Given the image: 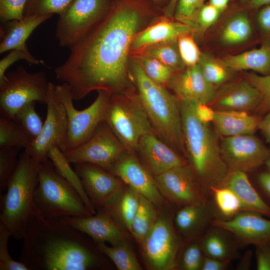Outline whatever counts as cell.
I'll use <instances>...</instances> for the list:
<instances>
[{"mask_svg": "<svg viewBox=\"0 0 270 270\" xmlns=\"http://www.w3.org/2000/svg\"><path fill=\"white\" fill-rule=\"evenodd\" d=\"M252 252L250 250H246L242 256L240 258V261L237 265L236 270H250L252 262Z\"/></svg>", "mask_w": 270, "mask_h": 270, "instance_id": "obj_57", "label": "cell"}, {"mask_svg": "<svg viewBox=\"0 0 270 270\" xmlns=\"http://www.w3.org/2000/svg\"><path fill=\"white\" fill-rule=\"evenodd\" d=\"M85 192L96 210L106 202L123 185L124 182L112 172L95 164L79 163L74 164Z\"/></svg>", "mask_w": 270, "mask_h": 270, "instance_id": "obj_18", "label": "cell"}, {"mask_svg": "<svg viewBox=\"0 0 270 270\" xmlns=\"http://www.w3.org/2000/svg\"><path fill=\"white\" fill-rule=\"evenodd\" d=\"M256 180L258 192L270 206V172L267 170L260 172Z\"/></svg>", "mask_w": 270, "mask_h": 270, "instance_id": "obj_52", "label": "cell"}, {"mask_svg": "<svg viewBox=\"0 0 270 270\" xmlns=\"http://www.w3.org/2000/svg\"><path fill=\"white\" fill-rule=\"evenodd\" d=\"M140 194L130 186L123 185L104 204L102 208L126 232L130 233L131 224L137 210Z\"/></svg>", "mask_w": 270, "mask_h": 270, "instance_id": "obj_27", "label": "cell"}, {"mask_svg": "<svg viewBox=\"0 0 270 270\" xmlns=\"http://www.w3.org/2000/svg\"><path fill=\"white\" fill-rule=\"evenodd\" d=\"M73 0H28L24 16L62 14Z\"/></svg>", "mask_w": 270, "mask_h": 270, "instance_id": "obj_42", "label": "cell"}, {"mask_svg": "<svg viewBox=\"0 0 270 270\" xmlns=\"http://www.w3.org/2000/svg\"><path fill=\"white\" fill-rule=\"evenodd\" d=\"M260 120L246 112L215 110L212 122L220 134L232 136L254 134Z\"/></svg>", "mask_w": 270, "mask_h": 270, "instance_id": "obj_29", "label": "cell"}, {"mask_svg": "<svg viewBox=\"0 0 270 270\" xmlns=\"http://www.w3.org/2000/svg\"><path fill=\"white\" fill-rule=\"evenodd\" d=\"M40 164L24 151L8 183L6 194L1 196L0 222L14 238H22L30 224L40 214L34 202Z\"/></svg>", "mask_w": 270, "mask_h": 270, "instance_id": "obj_5", "label": "cell"}, {"mask_svg": "<svg viewBox=\"0 0 270 270\" xmlns=\"http://www.w3.org/2000/svg\"><path fill=\"white\" fill-rule=\"evenodd\" d=\"M28 0H0V17L2 23L20 20L24 17V10Z\"/></svg>", "mask_w": 270, "mask_h": 270, "instance_id": "obj_49", "label": "cell"}, {"mask_svg": "<svg viewBox=\"0 0 270 270\" xmlns=\"http://www.w3.org/2000/svg\"><path fill=\"white\" fill-rule=\"evenodd\" d=\"M204 256L231 262L240 257V246L227 230L212 224L199 238Z\"/></svg>", "mask_w": 270, "mask_h": 270, "instance_id": "obj_24", "label": "cell"}, {"mask_svg": "<svg viewBox=\"0 0 270 270\" xmlns=\"http://www.w3.org/2000/svg\"><path fill=\"white\" fill-rule=\"evenodd\" d=\"M126 152L124 146L104 120L88 140L64 154L70 164L89 163L109 171Z\"/></svg>", "mask_w": 270, "mask_h": 270, "instance_id": "obj_13", "label": "cell"}, {"mask_svg": "<svg viewBox=\"0 0 270 270\" xmlns=\"http://www.w3.org/2000/svg\"><path fill=\"white\" fill-rule=\"evenodd\" d=\"M175 213L171 207H164L142 244V252L147 267L153 270L177 268L184 241L174 224Z\"/></svg>", "mask_w": 270, "mask_h": 270, "instance_id": "obj_8", "label": "cell"}, {"mask_svg": "<svg viewBox=\"0 0 270 270\" xmlns=\"http://www.w3.org/2000/svg\"><path fill=\"white\" fill-rule=\"evenodd\" d=\"M10 237L9 231L0 222V270H28L22 262L14 260L10 255L8 244Z\"/></svg>", "mask_w": 270, "mask_h": 270, "instance_id": "obj_46", "label": "cell"}, {"mask_svg": "<svg viewBox=\"0 0 270 270\" xmlns=\"http://www.w3.org/2000/svg\"><path fill=\"white\" fill-rule=\"evenodd\" d=\"M22 238L20 261L28 270H90L104 266V254L94 241L63 218L38 214Z\"/></svg>", "mask_w": 270, "mask_h": 270, "instance_id": "obj_2", "label": "cell"}, {"mask_svg": "<svg viewBox=\"0 0 270 270\" xmlns=\"http://www.w3.org/2000/svg\"><path fill=\"white\" fill-rule=\"evenodd\" d=\"M34 202L40 214L45 218L92 215L78 192L58 172L50 159L40 164Z\"/></svg>", "mask_w": 270, "mask_h": 270, "instance_id": "obj_6", "label": "cell"}, {"mask_svg": "<svg viewBox=\"0 0 270 270\" xmlns=\"http://www.w3.org/2000/svg\"><path fill=\"white\" fill-rule=\"evenodd\" d=\"M261 100L258 90L245 79L226 84L216 90L214 97L208 104L215 110L248 112L256 110Z\"/></svg>", "mask_w": 270, "mask_h": 270, "instance_id": "obj_21", "label": "cell"}, {"mask_svg": "<svg viewBox=\"0 0 270 270\" xmlns=\"http://www.w3.org/2000/svg\"><path fill=\"white\" fill-rule=\"evenodd\" d=\"M256 20L262 36V42L270 40V4L256 10Z\"/></svg>", "mask_w": 270, "mask_h": 270, "instance_id": "obj_51", "label": "cell"}, {"mask_svg": "<svg viewBox=\"0 0 270 270\" xmlns=\"http://www.w3.org/2000/svg\"><path fill=\"white\" fill-rule=\"evenodd\" d=\"M233 13L226 20L220 33L222 42L227 45L242 44L250 38L252 28L245 9Z\"/></svg>", "mask_w": 270, "mask_h": 270, "instance_id": "obj_32", "label": "cell"}, {"mask_svg": "<svg viewBox=\"0 0 270 270\" xmlns=\"http://www.w3.org/2000/svg\"><path fill=\"white\" fill-rule=\"evenodd\" d=\"M52 15L24 16L20 20H12L2 23L0 27V53L14 49L28 50L26 41L33 31Z\"/></svg>", "mask_w": 270, "mask_h": 270, "instance_id": "obj_26", "label": "cell"}, {"mask_svg": "<svg viewBox=\"0 0 270 270\" xmlns=\"http://www.w3.org/2000/svg\"><path fill=\"white\" fill-rule=\"evenodd\" d=\"M237 0L240 4H242L247 2L248 1L250 0Z\"/></svg>", "mask_w": 270, "mask_h": 270, "instance_id": "obj_63", "label": "cell"}, {"mask_svg": "<svg viewBox=\"0 0 270 270\" xmlns=\"http://www.w3.org/2000/svg\"><path fill=\"white\" fill-rule=\"evenodd\" d=\"M26 60L29 64L36 65L44 64V62L36 59L28 50L14 49L0 60V83L2 82L6 76L8 68L14 63L20 60Z\"/></svg>", "mask_w": 270, "mask_h": 270, "instance_id": "obj_48", "label": "cell"}, {"mask_svg": "<svg viewBox=\"0 0 270 270\" xmlns=\"http://www.w3.org/2000/svg\"><path fill=\"white\" fill-rule=\"evenodd\" d=\"M49 82L42 71L29 72L22 66L7 74L0 83V114L14 120L19 109L34 101L46 104Z\"/></svg>", "mask_w": 270, "mask_h": 270, "instance_id": "obj_10", "label": "cell"}, {"mask_svg": "<svg viewBox=\"0 0 270 270\" xmlns=\"http://www.w3.org/2000/svg\"><path fill=\"white\" fill-rule=\"evenodd\" d=\"M144 54L156 59L174 72L183 70L186 66L180 57L177 40L148 46Z\"/></svg>", "mask_w": 270, "mask_h": 270, "instance_id": "obj_37", "label": "cell"}, {"mask_svg": "<svg viewBox=\"0 0 270 270\" xmlns=\"http://www.w3.org/2000/svg\"><path fill=\"white\" fill-rule=\"evenodd\" d=\"M136 151L144 166L154 176L188 164L180 154L154 132L146 134L140 138Z\"/></svg>", "mask_w": 270, "mask_h": 270, "instance_id": "obj_23", "label": "cell"}, {"mask_svg": "<svg viewBox=\"0 0 270 270\" xmlns=\"http://www.w3.org/2000/svg\"><path fill=\"white\" fill-rule=\"evenodd\" d=\"M36 102L32 101L24 104L16 112L14 118L28 134L32 142L40 136L44 124L36 112Z\"/></svg>", "mask_w": 270, "mask_h": 270, "instance_id": "obj_39", "label": "cell"}, {"mask_svg": "<svg viewBox=\"0 0 270 270\" xmlns=\"http://www.w3.org/2000/svg\"><path fill=\"white\" fill-rule=\"evenodd\" d=\"M104 120L130 152L136 151L142 136L154 132L138 95L112 94Z\"/></svg>", "mask_w": 270, "mask_h": 270, "instance_id": "obj_7", "label": "cell"}, {"mask_svg": "<svg viewBox=\"0 0 270 270\" xmlns=\"http://www.w3.org/2000/svg\"><path fill=\"white\" fill-rule=\"evenodd\" d=\"M32 140L16 120L12 118H0V148L16 146L26 148Z\"/></svg>", "mask_w": 270, "mask_h": 270, "instance_id": "obj_36", "label": "cell"}, {"mask_svg": "<svg viewBox=\"0 0 270 270\" xmlns=\"http://www.w3.org/2000/svg\"><path fill=\"white\" fill-rule=\"evenodd\" d=\"M264 164L266 168V170L270 172V156L266 160Z\"/></svg>", "mask_w": 270, "mask_h": 270, "instance_id": "obj_62", "label": "cell"}, {"mask_svg": "<svg viewBox=\"0 0 270 270\" xmlns=\"http://www.w3.org/2000/svg\"><path fill=\"white\" fill-rule=\"evenodd\" d=\"M218 218L214 204L210 197L200 204L186 206L175 213L174 224L184 242L198 239Z\"/></svg>", "mask_w": 270, "mask_h": 270, "instance_id": "obj_20", "label": "cell"}, {"mask_svg": "<svg viewBox=\"0 0 270 270\" xmlns=\"http://www.w3.org/2000/svg\"><path fill=\"white\" fill-rule=\"evenodd\" d=\"M168 84L180 101L208 104L216 92L204 76L198 64L174 74Z\"/></svg>", "mask_w": 270, "mask_h": 270, "instance_id": "obj_22", "label": "cell"}, {"mask_svg": "<svg viewBox=\"0 0 270 270\" xmlns=\"http://www.w3.org/2000/svg\"><path fill=\"white\" fill-rule=\"evenodd\" d=\"M112 0H73L60 15L56 37L58 44L69 48L82 40L107 16Z\"/></svg>", "mask_w": 270, "mask_h": 270, "instance_id": "obj_11", "label": "cell"}, {"mask_svg": "<svg viewBox=\"0 0 270 270\" xmlns=\"http://www.w3.org/2000/svg\"><path fill=\"white\" fill-rule=\"evenodd\" d=\"M138 6L112 0L105 18L70 48L67 60L56 68V78L69 86L74 100L94 90L118 94L126 85L128 52L141 20Z\"/></svg>", "mask_w": 270, "mask_h": 270, "instance_id": "obj_1", "label": "cell"}, {"mask_svg": "<svg viewBox=\"0 0 270 270\" xmlns=\"http://www.w3.org/2000/svg\"><path fill=\"white\" fill-rule=\"evenodd\" d=\"M246 174L230 170L217 186L226 187L232 190L240 200L244 210L256 212L270 217V206L251 184Z\"/></svg>", "mask_w": 270, "mask_h": 270, "instance_id": "obj_25", "label": "cell"}, {"mask_svg": "<svg viewBox=\"0 0 270 270\" xmlns=\"http://www.w3.org/2000/svg\"><path fill=\"white\" fill-rule=\"evenodd\" d=\"M126 152L114 164L109 172L118 177L157 207L164 204L165 198L160 192L154 176L132 154Z\"/></svg>", "mask_w": 270, "mask_h": 270, "instance_id": "obj_17", "label": "cell"}, {"mask_svg": "<svg viewBox=\"0 0 270 270\" xmlns=\"http://www.w3.org/2000/svg\"><path fill=\"white\" fill-rule=\"evenodd\" d=\"M132 74L154 134L179 154L186 157L180 101L162 85L149 78L136 60L132 63Z\"/></svg>", "mask_w": 270, "mask_h": 270, "instance_id": "obj_4", "label": "cell"}, {"mask_svg": "<svg viewBox=\"0 0 270 270\" xmlns=\"http://www.w3.org/2000/svg\"><path fill=\"white\" fill-rule=\"evenodd\" d=\"M165 199L179 208L206 201L198 178L188 164L154 176Z\"/></svg>", "mask_w": 270, "mask_h": 270, "instance_id": "obj_14", "label": "cell"}, {"mask_svg": "<svg viewBox=\"0 0 270 270\" xmlns=\"http://www.w3.org/2000/svg\"><path fill=\"white\" fill-rule=\"evenodd\" d=\"M198 64L206 80L215 88L225 83L230 78L232 70L222 61L208 54H201Z\"/></svg>", "mask_w": 270, "mask_h": 270, "instance_id": "obj_38", "label": "cell"}, {"mask_svg": "<svg viewBox=\"0 0 270 270\" xmlns=\"http://www.w3.org/2000/svg\"><path fill=\"white\" fill-rule=\"evenodd\" d=\"M230 0H209L208 3L223 12L228 8Z\"/></svg>", "mask_w": 270, "mask_h": 270, "instance_id": "obj_59", "label": "cell"}, {"mask_svg": "<svg viewBox=\"0 0 270 270\" xmlns=\"http://www.w3.org/2000/svg\"><path fill=\"white\" fill-rule=\"evenodd\" d=\"M222 13L208 3L204 4L197 14L195 28L204 32L217 20Z\"/></svg>", "mask_w": 270, "mask_h": 270, "instance_id": "obj_50", "label": "cell"}, {"mask_svg": "<svg viewBox=\"0 0 270 270\" xmlns=\"http://www.w3.org/2000/svg\"><path fill=\"white\" fill-rule=\"evenodd\" d=\"M232 70H252L262 76L270 74V40L261 46L238 54L228 55L222 60Z\"/></svg>", "mask_w": 270, "mask_h": 270, "instance_id": "obj_30", "label": "cell"}, {"mask_svg": "<svg viewBox=\"0 0 270 270\" xmlns=\"http://www.w3.org/2000/svg\"><path fill=\"white\" fill-rule=\"evenodd\" d=\"M177 1L178 0H169L168 4L164 8V14L166 16H174Z\"/></svg>", "mask_w": 270, "mask_h": 270, "instance_id": "obj_60", "label": "cell"}, {"mask_svg": "<svg viewBox=\"0 0 270 270\" xmlns=\"http://www.w3.org/2000/svg\"><path fill=\"white\" fill-rule=\"evenodd\" d=\"M270 4V0H250L240 4L242 8L250 11H254L260 7Z\"/></svg>", "mask_w": 270, "mask_h": 270, "instance_id": "obj_58", "label": "cell"}, {"mask_svg": "<svg viewBox=\"0 0 270 270\" xmlns=\"http://www.w3.org/2000/svg\"><path fill=\"white\" fill-rule=\"evenodd\" d=\"M85 217L63 218L69 224L88 236L96 244L107 242L112 246L127 242L126 231L103 208Z\"/></svg>", "mask_w": 270, "mask_h": 270, "instance_id": "obj_19", "label": "cell"}, {"mask_svg": "<svg viewBox=\"0 0 270 270\" xmlns=\"http://www.w3.org/2000/svg\"><path fill=\"white\" fill-rule=\"evenodd\" d=\"M194 29L181 22L162 21L136 34L131 45L138 50L154 44L178 40L180 36L190 34Z\"/></svg>", "mask_w": 270, "mask_h": 270, "instance_id": "obj_28", "label": "cell"}, {"mask_svg": "<svg viewBox=\"0 0 270 270\" xmlns=\"http://www.w3.org/2000/svg\"><path fill=\"white\" fill-rule=\"evenodd\" d=\"M154 2L158 4H164L166 2V1L167 2L168 4L169 2V0H152ZM167 5V4H166Z\"/></svg>", "mask_w": 270, "mask_h": 270, "instance_id": "obj_61", "label": "cell"}, {"mask_svg": "<svg viewBox=\"0 0 270 270\" xmlns=\"http://www.w3.org/2000/svg\"><path fill=\"white\" fill-rule=\"evenodd\" d=\"M196 103L180 101L182 129L186 157L200 183L206 200L212 188L218 186L229 170L222 156L220 144L209 124L196 116Z\"/></svg>", "mask_w": 270, "mask_h": 270, "instance_id": "obj_3", "label": "cell"}, {"mask_svg": "<svg viewBox=\"0 0 270 270\" xmlns=\"http://www.w3.org/2000/svg\"><path fill=\"white\" fill-rule=\"evenodd\" d=\"M157 207L150 200L140 194V202L132 220L130 234L141 245L154 225L158 216Z\"/></svg>", "mask_w": 270, "mask_h": 270, "instance_id": "obj_33", "label": "cell"}, {"mask_svg": "<svg viewBox=\"0 0 270 270\" xmlns=\"http://www.w3.org/2000/svg\"><path fill=\"white\" fill-rule=\"evenodd\" d=\"M229 170L252 172L264 164L270 150L254 134L224 136L220 144Z\"/></svg>", "mask_w": 270, "mask_h": 270, "instance_id": "obj_15", "label": "cell"}, {"mask_svg": "<svg viewBox=\"0 0 270 270\" xmlns=\"http://www.w3.org/2000/svg\"><path fill=\"white\" fill-rule=\"evenodd\" d=\"M136 61L149 78L162 86L168 84L174 73L172 70L156 59L144 54L138 56Z\"/></svg>", "mask_w": 270, "mask_h": 270, "instance_id": "obj_40", "label": "cell"}, {"mask_svg": "<svg viewBox=\"0 0 270 270\" xmlns=\"http://www.w3.org/2000/svg\"><path fill=\"white\" fill-rule=\"evenodd\" d=\"M96 244L98 248L110 260L118 270H141L142 268L127 242L109 246L105 243Z\"/></svg>", "mask_w": 270, "mask_h": 270, "instance_id": "obj_35", "label": "cell"}, {"mask_svg": "<svg viewBox=\"0 0 270 270\" xmlns=\"http://www.w3.org/2000/svg\"><path fill=\"white\" fill-rule=\"evenodd\" d=\"M195 112L198 120L202 122L209 124L213 122L215 110L206 104H196Z\"/></svg>", "mask_w": 270, "mask_h": 270, "instance_id": "obj_54", "label": "cell"}, {"mask_svg": "<svg viewBox=\"0 0 270 270\" xmlns=\"http://www.w3.org/2000/svg\"><path fill=\"white\" fill-rule=\"evenodd\" d=\"M205 0H178L174 16L178 22L186 24L194 30L197 14L204 4Z\"/></svg>", "mask_w": 270, "mask_h": 270, "instance_id": "obj_44", "label": "cell"}, {"mask_svg": "<svg viewBox=\"0 0 270 270\" xmlns=\"http://www.w3.org/2000/svg\"><path fill=\"white\" fill-rule=\"evenodd\" d=\"M21 148L16 146L0 148V192L6 190L8 183L18 164V154Z\"/></svg>", "mask_w": 270, "mask_h": 270, "instance_id": "obj_43", "label": "cell"}, {"mask_svg": "<svg viewBox=\"0 0 270 270\" xmlns=\"http://www.w3.org/2000/svg\"><path fill=\"white\" fill-rule=\"evenodd\" d=\"M179 52L184 64L192 67L198 64L201 55L198 46L189 34L182 35L177 40Z\"/></svg>", "mask_w": 270, "mask_h": 270, "instance_id": "obj_47", "label": "cell"}, {"mask_svg": "<svg viewBox=\"0 0 270 270\" xmlns=\"http://www.w3.org/2000/svg\"><path fill=\"white\" fill-rule=\"evenodd\" d=\"M260 119L258 126L259 129L264 136L266 142L270 144V111Z\"/></svg>", "mask_w": 270, "mask_h": 270, "instance_id": "obj_56", "label": "cell"}, {"mask_svg": "<svg viewBox=\"0 0 270 270\" xmlns=\"http://www.w3.org/2000/svg\"><path fill=\"white\" fill-rule=\"evenodd\" d=\"M48 158L52 162L58 172L66 179L78 192L86 208L92 214L96 213V210L88 198L82 186L80 178L70 166L64 152L56 145H52L48 150Z\"/></svg>", "mask_w": 270, "mask_h": 270, "instance_id": "obj_31", "label": "cell"}, {"mask_svg": "<svg viewBox=\"0 0 270 270\" xmlns=\"http://www.w3.org/2000/svg\"><path fill=\"white\" fill-rule=\"evenodd\" d=\"M54 92L64 105L66 113L70 151L88 140L100 123L104 120L112 94L105 90L98 91V94L94 101L88 108L79 110L74 107L72 93L66 83L54 85Z\"/></svg>", "mask_w": 270, "mask_h": 270, "instance_id": "obj_9", "label": "cell"}, {"mask_svg": "<svg viewBox=\"0 0 270 270\" xmlns=\"http://www.w3.org/2000/svg\"><path fill=\"white\" fill-rule=\"evenodd\" d=\"M210 196L212 198L217 210L218 219L228 220L244 210L238 198L228 188H212Z\"/></svg>", "mask_w": 270, "mask_h": 270, "instance_id": "obj_34", "label": "cell"}, {"mask_svg": "<svg viewBox=\"0 0 270 270\" xmlns=\"http://www.w3.org/2000/svg\"><path fill=\"white\" fill-rule=\"evenodd\" d=\"M230 263L205 256L202 270H225L228 268Z\"/></svg>", "mask_w": 270, "mask_h": 270, "instance_id": "obj_55", "label": "cell"}, {"mask_svg": "<svg viewBox=\"0 0 270 270\" xmlns=\"http://www.w3.org/2000/svg\"><path fill=\"white\" fill-rule=\"evenodd\" d=\"M252 211L244 210L228 220L216 219L212 224L230 232L240 247L270 245V220Z\"/></svg>", "mask_w": 270, "mask_h": 270, "instance_id": "obj_16", "label": "cell"}, {"mask_svg": "<svg viewBox=\"0 0 270 270\" xmlns=\"http://www.w3.org/2000/svg\"><path fill=\"white\" fill-rule=\"evenodd\" d=\"M185 243L186 245L178 256L177 268L182 270H202L205 256L199 238Z\"/></svg>", "mask_w": 270, "mask_h": 270, "instance_id": "obj_41", "label": "cell"}, {"mask_svg": "<svg viewBox=\"0 0 270 270\" xmlns=\"http://www.w3.org/2000/svg\"><path fill=\"white\" fill-rule=\"evenodd\" d=\"M46 115L40 136L24 152L36 162L41 163L49 158L50 147L56 145L64 153L68 151V118L62 104L56 97L54 84L50 82L46 100Z\"/></svg>", "mask_w": 270, "mask_h": 270, "instance_id": "obj_12", "label": "cell"}, {"mask_svg": "<svg viewBox=\"0 0 270 270\" xmlns=\"http://www.w3.org/2000/svg\"><path fill=\"white\" fill-rule=\"evenodd\" d=\"M246 79L258 90L261 95V102L256 111L260 114L268 113L270 111V74L262 76L250 73L246 74Z\"/></svg>", "mask_w": 270, "mask_h": 270, "instance_id": "obj_45", "label": "cell"}, {"mask_svg": "<svg viewBox=\"0 0 270 270\" xmlns=\"http://www.w3.org/2000/svg\"><path fill=\"white\" fill-rule=\"evenodd\" d=\"M256 270H270V245L256 246Z\"/></svg>", "mask_w": 270, "mask_h": 270, "instance_id": "obj_53", "label": "cell"}]
</instances>
